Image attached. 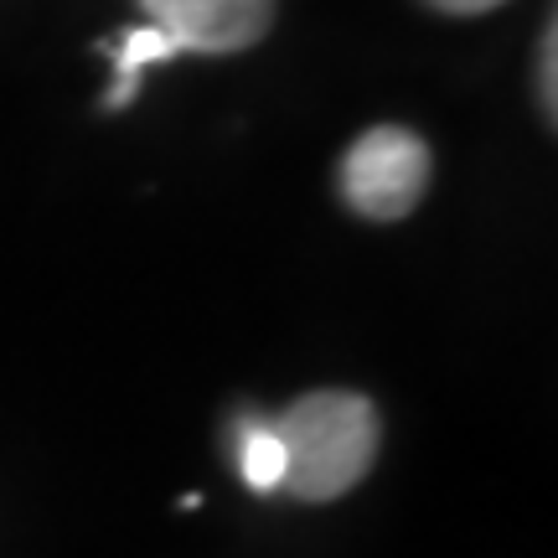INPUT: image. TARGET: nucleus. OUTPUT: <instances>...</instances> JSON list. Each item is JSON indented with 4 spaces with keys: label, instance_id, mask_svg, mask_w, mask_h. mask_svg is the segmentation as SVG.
I'll use <instances>...</instances> for the list:
<instances>
[{
    "label": "nucleus",
    "instance_id": "f257e3e1",
    "mask_svg": "<svg viewBox=\"0 0 558 558\" xmlns=\"http://www.w3.org/2000/svg\"><path fill=\"white\" fill-rule=\"evenodd\" d=\"M284 445V486L300 501H337L378 460V409L362 393L320 388L269 418Z\"/></svg>",
    "mask_w": 558,
    "mask_h": 558
},
{
    "label": "nucleus",
    "instance_id": "f03ea898",
    "mask_svg": "<svg viewBox=\"0 0 558 558\" xmlns=\"http://www.w3.org/2000/svg\"><path fill=\"white\" fill-rule=\"evenodd\" d=\"M429 186V145L403 124H373L341 156V197L373 222L409 218Z\"/></svg>",
    "mask_w": 558,
    "mask_h": 558
},
{
    "label": "nucleus",
    "instance_id": "7ed1b4c3",
    "mask_svg": "<svg viewBox=\"0 0 558 558\" xmlns=\"http://www.w3.org/2000/svg\"><path fill=\"white\" fill-rule=\"evenodd\" d=\"M150 26H160L181 52L228 58L269 37L279 0H140Z\"/></svg>",
    "mask_w": 558,
    "mask_h": 558
},
{
    "label": "nucleus",
    "instance_id": "20e7f679",
    "mask_svg": "<svg viewBox=\"0 0 558 558\" xmlns=\"http://www.w3.org/2000/svg\"><path fill=\"white\" fill-rule=\"evenodd\" d=\"M109 52H114V83L104 94V109H124V104H135L145 68L150 62H171L181 47L160 26H135V32H120V37L109 41Z\"/></svg>",
    "mask_w": 558,
    "mask_h": 558
},
{
    "label": "nucleus",
    "instance_id": "39448f33",
    "mask_svg": "<svg viewBox=\"0 0 558 558\" xmlns=\"http://www.w3.org/2000/svg\"><path fill=\"white\" fill-rule=\"evenodd\" d=\"M239 476L254 492L284 486V445H279L269 418H239Z\"/></svg>",
    "mask_w": 558,
    "mask_h": 558
},
{
    "label": "nucleus",
    "instance_id": "423d86ee",
    "mask_svg": "<svg viewBox=\"0 0 558 558\" xmlns=\"http://www.w3.org/2000/svg\"><path fill=\"white\" fill-rule=\"evenodd\" d=\"M558 21H548L543 26V41H538V99H543V114H548V124H554L558 114Z\"/></svg>",
    "mask_w": 558,
    "mask_h": 558
},
{
    "label": "nucleus",
    "instance_id": "0eeeda50",
    "mask_svg": "<svg viewBox=\"0 0 558 558\" xmlns=\"http://www.w3.org/2000/svg\"><path fill=\"white\" fill-rule=\"evenodd\" d=\"M429 5L445 11V16H481V11H497L507 0H429Z\"/></svg>",
    "mask_w": 558,
    "mask_h": 558
}]
</instances>
